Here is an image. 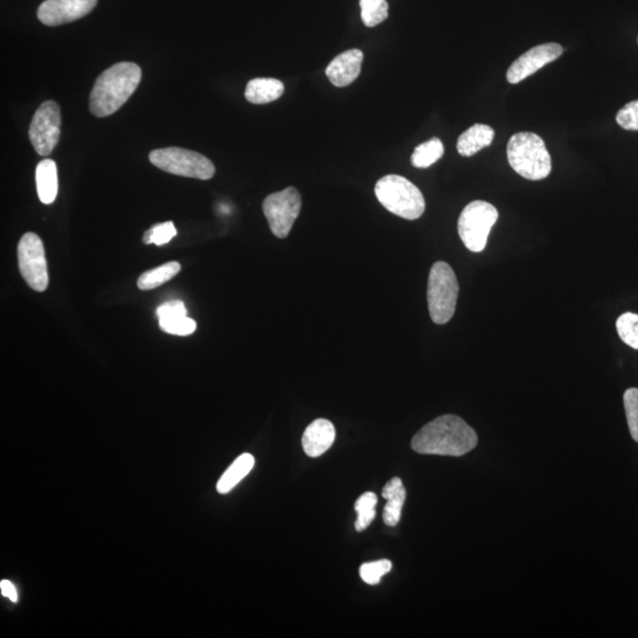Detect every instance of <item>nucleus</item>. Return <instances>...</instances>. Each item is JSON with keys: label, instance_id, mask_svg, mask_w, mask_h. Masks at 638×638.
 I'll return each mask as SVG.
<instances>
[{"label": "nucleus", "instance_id": "f257e3e1", "mask_svg": "<svg viewBox=\"0 0 638 638\" xmlns=\"http://www.w3.org/2000/svg\"><path fill=\"white\" fill-rule=\"evenodd\" d=\"M477 445L476 430L456 415L438 416L412 440L413 451L426 455L462 456Z\"/></svg>", "mask_w": 638, "mask_h": 638}, {"label": "nucleus", "instance_id": "f03ea898", "mask_svg": "<svg viewBox=\"0 0 638 638\" xmlns=\"http://www.w3.org/2000/svg\"><path fill=\"white\" fill-rule=\"evenodd\" d=\"M141 78V68L132 61L112 65L94 85L89 97L90 112L101 119L114 114L135 93Z\"/></svg>", "mask_w": 638, "mask_h": 638}, {"label": "nucleus", "instance_id": "7ed1b4c3", "mask_svg": "<svg viewBox=\"0 0 638 638\" xmlns=\"http://www.w3.org/2000/svg\"><path fill=\"white\" fill-rule=\"evenodd\" d=\"M507 159L514 172L531 181L545 179L552 169L546 144L535 133L514 134L507 144Z\"/></svg>", "mask_w": 638, "mask_h": 638}, {"label": "nucleus", "instance_id": "20e7f679", "mask_svg": "<svg viewBox=\"0 0 638 638\" xmlns=\"http://www.w3.org/2000/svg\"><path fill=\"white\" fill-rule=\"evenodd\" d=\"M377 200L384 209L405 220H416L425 213L426 201L421 191L401 176H383L375 186Z\"/></svg>", "mask_w": 638, "mask_h": 638}, {"label": "nucleus", "instance_id": "39448f33", "mask_svg": "<svg viewBox=\"0 0 638 638\" xmlns=\"http://www.w3.org/2000/svg\"><path fill=\"white\" fill-rule=\"evenodd\" d=\"M459 297V282L453 268L437 262L428 278L427 299L431 321L442 325L454 316Z\"/></svg>", "mask_w": 638, "mask_h": 638}, {"label": "nucleus", "instance_id": "423d86ee", "mask_svg": "<svg viewBox=\"0 0 638 638\" xmlns=\"http://www.w3.org/2000/svg\"><path fill=\"white\" fill-rule=\"evenodd\" d=\"M150 161L163 172L173 176L209 180L216 174L211 160L197 151L179 147H167L150 153Z\"/></svg>", "mask_w": 638, "mask_h": 638}, {"label": "nucleus", "instance_id": "0eeeda50", "mask_svg": "<svg viewBox=\"0 0 638 638\" xmlns=\"http://www.w3.org/2000/svg\"><path fill=\"white\" fill-rule=\"evenodd\" d=\"M498 217V209L489 202L472 201L463 209L459 217L458 231L463 244L470 252L484 251L489 232Z\"/></svg>", "mask_w": 638, "mask_h": 638}, {"label": "nucleus", "instance_id": "6e6552de", "mask_svg": "<svg viewBox=\"0 0 638 638\" xmlns=\"http://www.w3.org/2000/svg\"><path fill=\"white\" fill-rule=\"evenodd\" d=\"M21 277L32 290L45 292L49 285L48 264L42 239L36 233H25L17 249Z\"/></svg>", "mask_w": 638, "mask_h": 638}, {"label": "nucleus", "instance_id": "1a4fd4ad", "mask_svg": "<svg viewBox=\"0 0 638 638\" xmlns=\"http://www.w3.org/2000/svg\"><path fill=\"white\" fill-rule=\"evenodd\" d=\"M302 209V197L295 187L272 193L263 202L268 226L277 238H286Z\"/></svg>", "mask_w": 638, "mask_h": 638}, {"label": "nucleus", "instance_id": "9d476101", "mask_svg": "<svg viewBox=\"0 0 638 638\" xmlns=\"http://www.w3.org/2000/svg\"><path fill=\"white\" fill-rule=\"evenodd\" d=\"M61 108L54 101H45L35 112L29 137L41 157H49L61 137Z\"/></svg>", "mask_w": 638, "mask_h": 638}, {"label": "nucleus", "instance_id": "9b49d317", "mask_svg": "<svg viewBox=\"0 0 638 638\" xmlns=\"http://www.w3.org/2000/svg\"><path fill=\"white\" fill-rule=\"evenodd\" d=\"M563 53V46L558 43H545V45L535 46L513 61L507 70V81L511 85H517V83L524 81L525 78H530L540 69L550 64L551 61H556Z\"/></svg>", "mask_w": 638, "mask_h": 638}, {"label": "nucleus", "instance_id": "f8f14e48", "mask_svg": "<svg viewBox=\"0 0 638 638\" xmlns=\"http://www.w3.org/2000/svg\"><path fill=\"white\" fill-rule=\"evenodd\" d=\"M99 0H45L38 7L37 17L46 27H60L81 20L95 9Z\"/></svg>", "mask_w": 638, "mask_h": 638}, {"label": "nucleus", "instance_id": "ddd939ff", "mask_svg": "<svg viewBox=\"0 0 638 638\" xmlns=\"http://www.w3.org/2000/svg\"><path fill=\"white\" fill-rule=\"evenodd\" d=\"M364 53L358 49L348 50L333 58L326 68L325 74L337 88H344L356 81L361 74Z\"/></svg>", "mask_w": 638, "mask_h": 638}, {"label": "nucleus", "instance_id": "4468645a", "mask_svg": "<svg viewBox=\"0 0 638 638\" xmlns=\"http://www.w3.org/2000/svg\"><path fill=\"white\" fill-rule=\"evenodd\" d=\"M336 438L335 426L329 420L318 419L310 423L304 431L302 445L304 452L310 458L324 454Z\"/></svg>", "mask_w": 638, "mask_h": 638}, {"label": "nucleus", "instance_id": "2eb2a0df", "mask_svg": "<svg viewBox=\"0 0 638 638\" xmlns=\"http://www.w3.org/2000/svg\"><path fill=\"white\" fill-rule=\"evenodd\" d=\"M495 130L487 125H474L460 135L456 150L462 157H473L478 151L488 147L495 140Z\"/></svg>", "mask_w": 638, "mask_h": 638}, {"label": "nucleus", "instance_id": "dca6fc26", "mask_svg": "<svg viewBox=\"0 0 638 638\" xmlns=\"http://www.w3.org/2000/svg\"><path fill=\"white\" fill-rule=\"evenodd\" d=\"M382 496L388 500L383 510V520L387 527H397L401 519L402 507L405 505V488L400 478H393L382 489Z\"/></svg>", "mask_w": 638, "mask_h": 638}, {"label": "nucleus", "instance_id": "f3484780", "mask_svg": "<svg viewBox=\"0 0 638 638\" xmlns=\"http://www.w3.org/2000/svg\"><path fill=\"white\" fill-rule=\"evenodd\" d=\"M284 83L275 78H253L245 90L246 100L252 104L274 102L284 94Z\"/></svg>", "mask_w": 638, "mask_h": 638}, {"label": "nucleus", "instance_id": "a211bd4d", "mask_svg": "<svg viewBox=\"0 0 638 638\" xmlns=\"http://www.w3.org/2000/svg\"><path fill=\"white\" fill-rule=\"evenodd\" d=\"M36 186H37L39 200L43 204L50 205L56 200L58 174L56 162L53 160L45 159L38 163L36 168Z\"/></svg>", "mask_w": 638, "mask_h": 638}, {"label": "nucleus", "instance_id": "6ab92c4d", "mask_svg": "<svg viewBox=\"0 0 638 638\" xmlns=\"http://www.w3.org/2000/svg\"><path fill=\"white\" fill-rule=\"evenodd\" d=\"M255 467V458L249 453L238 456L237 460L230 467L226 472L223 474L220 480L217 484V491L220 495H226L232 491Z\"/></svg>", "mask_w": 638, "mask_h": 638}, {"label": "nucleus", "instance_id": "aec40b11", "mask_svg": "<svg viewBox=\"0 0 638 638\" xmlns=\"http://www.w3.org/2000/svg\"><path fill=\"white\" fill-rule=\"evenodd\" d=\"M181 270V266L177 262H169L153 270L143 272L137 281V286L143 291H150V290L157 289L159 286L169 282L170 279L176 277Z\"/></svg>", "mask_w": 638, "mask_h": 638}, {"label": "nucleus", "instance_id": "412c9836", "mask_svg": "<svg viewBox=\"0 0 638 638\" xmlns=\"http://www.w3.org/2000/svg\"><path fill=\"white\" fill-rule=\"evenodd\" d=\"M444 153V143L438 137H433V139L415 148L414 153L412 155L413 166L416 167V168H428V167L438 162Z\"/></svg>", "mask_w": 638, "mask_h": 638}, {"label": "nucleus", "instance_id": "4be33fe9", "mask_svg": "<svg viewBox=\"0 0 638 638\" xmlns=\"http://www.w3.org/2000/svg\"><path fill=\"white\" fill-rule=\"evenodd\" d=\"M377 495L367 492L362 495L355 503V511L357 512V520L355 528L358 532L367 530L376 517Z\"/></svg>", "mask_w": 638, "mask_h": 638}, {"label": "nucleus", "instance_id": "5701e85b", "mask_svg": "<svg viewBox=\"0 0 638 638\" xmlns=\"http://www.w3.org/2000/svg\"><path fill=\"white\" fill-rule=\"evenodd\" d=\"M361 18L365 27L373 28L388 18L387 0H360Z\"/></svg>", "mask_w": 638, "mask_h": 638}, {"label": "nucleus", "instance_id": "b1692460", "mask_svg": "<svg viewBox=\"0 0 638 638\" xmlns=\"http://www.w3.org/2000/svg\"><path fill=\"white\" fill-rule=\"evenodd\" d=\"M616 326H618V332L623 342L638 350V315L623 314L618 319Z\"/></svg>", "mask_w": 638, "mask_h": 638}, {"label": "nucleus", "instance_id": "393cba45", "mask_svg": "<svg viewBox=\"0 0 638 638\" xmlns=\"http://www.w3.org/2000/svg\"><path fill=\"white\" fill-rule=\"evenodd\" d=\"M176 235V226H174L172 221H167V223L157 224L151 227L143 235V242L146 245L162 246L168 244Z\"/></svg>", "mask_w": 638, "mask_h": 638}, {"label": "nucleus", "instance_id": "a878e982", "mask_svg": "<svg viewBox=\"0 0 638 638\" xmlns=\"http://www.w3.org/2000/svg\"><path fill=\"white\" fill-rule=\"evenodd\" d=\"M391 568H393V564H391V561L388 560L365 563L362 565L360 568L362 581L367 583L369 585H377L380 582V579H382L383 576H386L388 572H390Z\"/></svg>", "mask_w": 638, "mask_h": 638}, {"label": "nucleus", "instance_id": "bb28decb", "mask_svg": "<svg viewBox=\"0 0 638 638\" xmlns=\"http://www.w3.org/2000/svg\"><path fill=\"white\" fill-rule=\"evenodd\" d=\"M159 325L162 331L170 335L188 336L197 330V323L190 317H177L172 319H159Z\"/></svg>", "mask_w": 638, "mask_h": 638}, {"label": "nucleus", "instance_id": "cd10ccee", "mask_svg": "<svg viewBox=\"0 0 638 638\" xmlns=\"http://www.w3.org/2000/svg\"><path fill=\"white\" fill-rule=\"evenodd\" d=\"M625 408L626 420H628V425L630 434L634 440L638 442V389L637 388H630L625 393Z\"/></svg>", "mask_w": 638, "mask_h": 638}, {"label": "nucleus", "instance_id": "c85d7f7f", "mask_svg": "<svg viewBox=\"0 0 638 638\" xmlns=\"http://www.w3.org/2000/svg\"><path fill=\"white\" fill-rule=\"evenodd\" d=\"M616 121L626 130H638V100L633 101L618 111Z\"/></svg>", "mask_w": 638, "mask_h": 638}, {"label": "nucleus", "instance_id": "c756f323", "mask_svg": "<svg viewBox=\"0 0 638 638\" xmlns=\"http://www.w3.org/2000/svg\"><path fill=\"white\" fill-rule=\"evenodd\" d=\"M159 319H172L187 316V309L181 300H170L157 309Z\"/></svg>", "mask_w": 638, "mask_h": 638}, {"label": "nucleus", "instance_id": "7c9ffc66", "mask_svg": "<svg viewBox=\"0 0 638 638\" xmlns=\"http://www.w3.org/2000/svg\"><path fill=\"white\" fill-rule=\"evenodd\" d=\"M0 589H2L4 596L9 597L12 601H17V591L14 589L12 583L9 581H2V583H0Z\"/></svg>", "mask_w": 638, "mask_h": 638}]
</instances>
